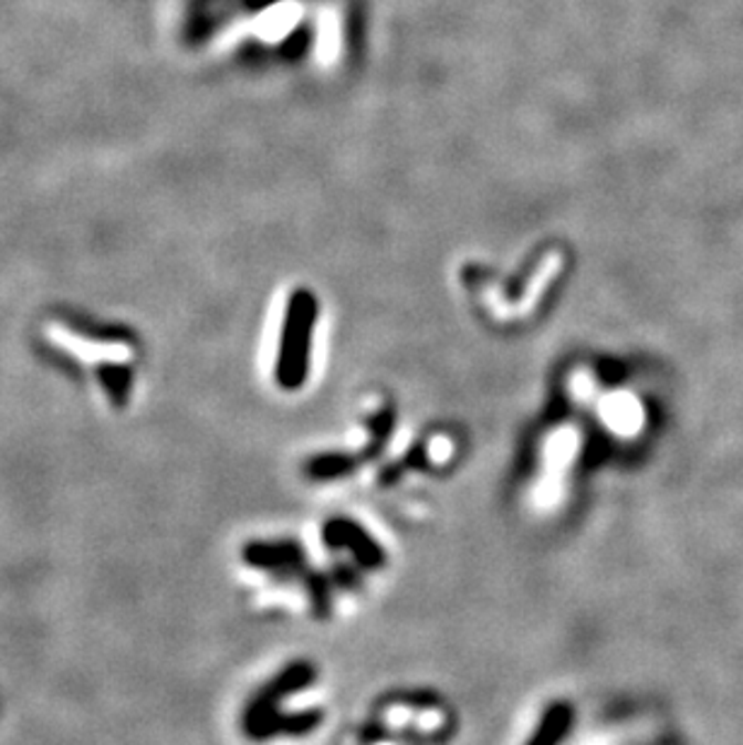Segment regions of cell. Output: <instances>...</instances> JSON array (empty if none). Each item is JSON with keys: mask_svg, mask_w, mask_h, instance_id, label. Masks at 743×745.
Instances as JSON below:
<instances>
[{"mask_svg": "<svg viewBox=\"0 0 743 745\" xmlns=\"http://www.w3.org/2000/svg\"><path fill=\"white\" fill-rule=\"evenodd\" d=\"M310 336H312V304L292 302L287 324L283 330L281 355H278L275 379L283 389H297L307 377L310 367Z\"/></svg>", "mask_w": 743, "mask_h": 745, "instance_id": "1", "label": "cell"}, {"mask_svg": "<svg viewBox=\"0 0 743 745\" xmlns=\"http://www.w3.org/2000/svg\"><path fill=\"white\" fill-rule=\"evenodd\" d=\"M573 726V707L569 704H553V707L543 714L534 736L526 745H561L563 738L569 734Z\"/></svg>", "mask_w": 743, "mask_h": 745, "instance_id": "2", "label": "cell"}, {"mask_svg": "<svg viewBox=\"0 0 743 745\" xmlns=\"http://www.w3.org/2000/svg\"><path fill=\"white\" fill-rule=\"evenodd\" d=\"M102 384H104V389L109 391L112 401L116 406L126 403L128 389H130V375H128L126 367H104L102 369Z\"/></svg>", "mask_w": 743, "mask_h": 745, "instance_id": "3", "label": "cell"}]
</instances>
